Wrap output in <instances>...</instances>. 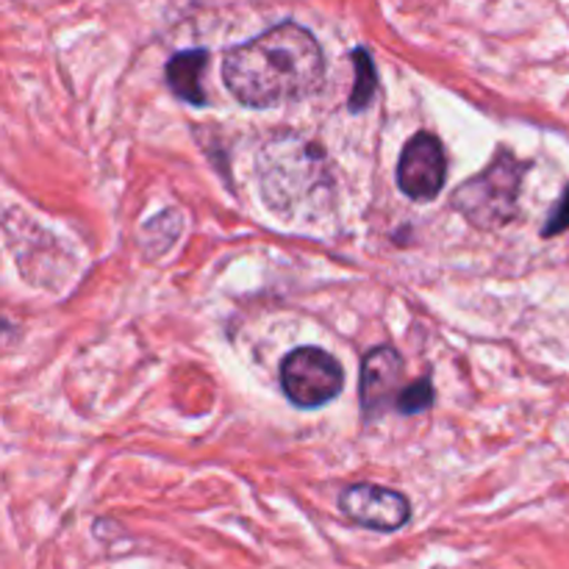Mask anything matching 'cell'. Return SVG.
<instances>
[{
    "instance_id": "1",
    "label": "cell",
    "mask_w": 569,
    "mask_h": 569,
    "mask_svg": "<svg viewBox=\"0 0 569 569\" xmlns=\"http://www.w3.org/2000/svg\"><path fill=\"white\" fill-rule=\"evenodd\" d=\"M326 76L320 42L306 28L281 22L222 59V78L233 98L250 109L298 103L317 92Z\"/></svg>"
},
{
    "instance_id": "2",
    "label": "cell",
    "mask_w": 569,
    "mask_h": 569,
    "mask_svg": "<svg viewBox=\"0 0 569 569\" xmlns=\"http://www.w3.org/2000/svg\"><path fill=\"white\" fill-rule=\"evenodd\" d=\"M520 183L522 164L509 150H500L481 176H476L472 181L461 183L456 189L453 209H459L472 226L500 228L509 220H515Z\"/></svg>"
},
{
    "instance_id": "3",
    "label": "cell",
    "mask_w": 569,
    "mask_h": 569,
    "mask_svg": "<svg viewBox=\"0 0 569 569\" xmlns=\"http://www.w3.org/2000/svg\"><path fill=\"white\" fill-rule=\"evenodd\" d=\"M281 387L298 409H320L342 392V365L320 348H298L283 359Z\"/></svg>"
},
{
    "instance_id": "4",
    "label": "cell",
    "mask_w": 569,
    "mask_h": 569,
    "mask_svg": "<svg viewBox=\"0 0 569 569\" xmlns=\"http://www.w3.org/2000/svg\"><path fill=\"white\" fill-rule=\"evenodd\" d=\"M339 509L367 531L395 533L411 520V503L406 495L395 489L378 487V483H353L339 495Z\"/></svg>"
},
{
    "instance_id": "5",
    "label": "cell",
    "mask_w": 569,
    "mask_h": 569,
    "mask_svg": "<svg viewBox=\"0 0 569 569\" xmlns=\"http://www.w3.org/2000/svg\"><path fill=\"white\" fill-rule=\"evenodd\" d=\"M448 161H445L442 142L433 133H415L406 142L403 156L398 161V187L411 200H433L445 187Z\"/></svg>"
},
{
    "instance_id": "6",
    "label": "cell",
    "mask_w": 569,
    "mask_h": 569,
    "mask_svg": "<svg viewBox=\"0 0 569 569\" xmlns=\"http://www.w3.org/2000/svg\"><path fill=\"white\" fill-rule=\"evenodd\" d=\"M403 378V359L395 353L392 348H376L367 353L365 365H361V409H365L367 420L381 417L395 406L398 409L400 387Z\"/></svg>"
},
{
    "instance_id": "7",
    "label": "cell",
    "mask_w": 569,
    "mask_h": 569,
    "mask_svg": "<svg viewBox=\"0 0 569 569\" xmlns=\"http://www.w3.org/2000/svg\"><path fill=\"white\" fill-rule=\"evenodd\" d=\"M206 61H209L206 50H183V53L172 56L170 64H167V81H170L172 92L192 106L206 103V92L200 87Z\"/></svg>"
},
{
    "instance_id": "8",
    "label": "cell",
    "mask_w": 569,
    "mask_h": 569,
    "mask_svg": "<svg viewBox=\"0 0 569 569\" xmlns=\"http://www.w3.org/2000/svg\"><path fill=\"white\" fill-rule=\"evenodd\" d=\"M353 67H356V83L353 92H350V111H365L370 106V100L376 98V83H378V72L372 67L370 53L365 48L353 50Z\"/></svg>"
},
{
    "instance_id": "9",
    "label": "cell",
    "mask_w": 569,
    "mask_h": 569,
    "mask_svg": "<svg viewBox=\"0 0 569 569\" xmlns=\"http://www.w3.org/2000/svg\"><path fill=\"white\" fill-rule=\"evenodd\" d=\"M431 403H433V387L428 378H422V381L409 383V387L400 392L398 411L400 415H420V411H426Z\"/></svg>"
},
{
    "instance_id": "10",
    "label": "cell",
    "mask_w": 569,
    "mask_h": 569,
    "mask_svg": "<svg viewBox=\"0 0 569 569\" xmlns=\"http://www.w3.org/2000/svg\"><path fill=\"white\" fill-rule=\"evenodd\" d=\"M567 228H569V187H567V192L561 194L559 203H556V209L550 211L548 226L542 228V237H556V233L567 231Z\"/></svg>"
}]
</instances>
